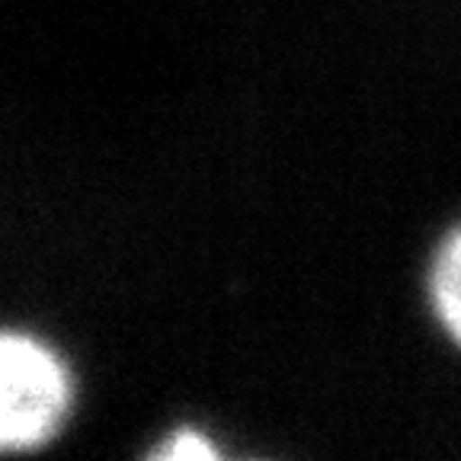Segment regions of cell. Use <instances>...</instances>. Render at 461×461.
Segmentation results:
<instances>
[{
	"label": "cell",
	"instance_id": "6da1fadb",
	"mask_svg": "<svg viewBox=\"0 0 461 461\" xmlns=\"http://www.w3.org/2000/svg\"><path fill=\"white\" fill-rule=\"evenodd\" d=\"M68 382L55 356L20 333L0 337V446L20 452L45 442L65 413Z\"/></svg>",
	"mask_w": 461,
	"mask_h": 461
},
{
	"label": "cell",
	"instance_id": "7a4b0ae2",
	"mask_svg": "<svg viewBox=\"0 0 461 461\" xmlns=\"http://www.w3.org/2000/svg\"><path fill=\"white\" fill-rule=\"evenodd\" d=\"M429 292L442 327L461 346V224L436 250L429 276Z\"/></svg>",
	"mask_w": 461,
	"mask_h": 461
},
{
	"label": "cell",
	"instance_id": "3957f363",
	"mask_svg": "<svg viewBox=\"0 0 461 461\" xmlns=\"http://www.w3.org/2000/svg\"><path fill=\"white\" fill-rule=\"evenodd\" d=\"M154 458H176V461H186V458H215V448L209 442L202 439L199 432L193 429H183V432H173L170 442L160 446L154 452Z\"/></svg>",
	"mask_w": 461,
	"mask_h": 461
}]
</instances>
